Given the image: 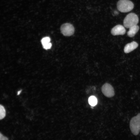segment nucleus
<instances>
[{
  "label": "nucleus",
  "instance_id": "9b49d317",
  "mask_svg": "<svg viewBox=\"0 0 140 140\" xmlns=\"http://www.w3.org/2000/svg\"><path fill=\"white\" fill-rule=\"evenodd\" d=\"M50 38L49 37H46L43 38L41 40V42L43 45L50 43Z\"/></svg>",
  "mask_w": 140,
  "mask_h": 140
},
{
  "label": "nucleus",
  "instance_id": "20e7f679",
  "mask_svg": "<svg viewBox=\"0 0 140 140\" xmlns=\"http://www.w3.org/2000/svg\"><path fill=\"white\" fill-rule=\"evenodd\" d=\"M60 30L62 33L65 36H69L72 35L74 32L73 26L70 23H65L61 26Z\"/></svg>",
  "mask_w": 140,
  "mask_h": 140
},
{
  "label": "nucleus",
  "instance_id": "39448f33",
  "mask_svg": "<svg viewBox=\"0 0 140 140\" xmlns=\"http://www.w3.org/2000/svg\"><path fill=\"white\" fill-rule=\"evenodd\" d=\"M101 90L104 95L107 97H111L115 95L113 87L108 83H105L102 86Z\"/></svg>",
  "mask_w": 140,
  "mask_h": 140
},
{
  "label": "nucleus",
  "instance_id": "f257e3e1",
  "mask_svg": "<svg viewBox=\"0 0 140 140\" xmlns=\"http://www.w3.org/2000/svg\"><path fill=\"white\" fill-rule=\"evenodd\" d=\"M118 10L122 12H127L133 9L134 4L129 0H120L117 4Z\"/></svg>",
  "mask_w": 140,
  "mask_h": 140
},
{
  "label": "nucleus",
  "instance_id": "f8f14e48",
  "mask_svg": "<svg viewBox=\"0 0 140 140\" xmlns=\"http://www.w3.org/2000/svg\"><path fill=\"white\" fill-rule=\"evenodd\" d=\"M43 48L46 49H50L52 46V44L49 43L43 45Z\"/></svg>",
  "mask_w": 140,
  "mask_h": 140
},
{
  "label": "nucleus",
  "instance_id": "9d476101",
  "mask_svg": "<svg viewBox=\"0 0 140 140\" xmlns=\"http://www.w3.org/2000/svg\"><path fill=\"white\" fill-rule=\"evenodd\" d=\"M6 115V111L4 107L2 105L0 106V119L3 118Z\"/></svg>",
  "mask_w": 140,
  "mask_h": 140
},
{
  "label": "nucleus",
  "instance_id": "f03ea898",
  "mask_svg": "<svg viewBox=\"0 0 140 140\" xmlns=\"http://www.w3.org/2000/svg\"><path fill=\"white\" fill-rule=\"evenodd\" d=\"M139 21L137 16L133 13L127 15L125 18L123 24L124 26L127 28H129L134 26L137 25Z\"/></svg>",
  "mask_w": 140,
  "mask_h": 140
},
{
  "label": "nucleus",
  "instance_id": "7ed1b4c3",
  "mask_svg": "<svg viewBox=\"0 0 140 140\" xmlns=\"http://www.w3.org/2000/svg\"><path fill=\"white\" fill-rule=\"evenodd\" d=\"M130 130L135 135H138L140 131V113L133 117L130 122Z\"/></svg>",
  "mask_w": 140,
  "mask_h": 140
},
{
  "label": "nucleus",
  "instance_id": "423d86ee",
  "mask_svg": "<svg viewBox=\"0 0 140 140\" xmlns=\"http://www.w3.org/2000/svg\"><path fill=\"white\" fill-rule=\"evenodd\" d=\"M111 32L113 36L123 35L125 33L126 30L123 25L119 24L114 27Z\"/></svg>",
  "mask_w": 140,
  "mask_h": 140
},
{
  "label": "nucleus",
  "instance_id": "6e6552de",
  "mask_svg": "<svg viewBox=\"0 0 140 140\" xmlns=\"http://www.w3.org/2000/svg\"><path fill=\"white\" fill-rule=\"evenodd\" d=\"M139 29V27L137 25L130 27L129 28V30L127 33L128 36L130 37H134Z\"/></svg>",
  "mask_w": 140,
  "mask_h": 140
},
{
  "label": "nucleus",
  "instance_id": "0eeeda50",
  "mask_svg": "<svg viewBox=\"0 0 140 140\" xmlns=\"http://www.w3.org/2000/svg\"><path fill=\"white\" fill-rule=\"evenodd\" d=\"M138 46L137 42L133 41L125 45L124 49V52L125 53H129L136 49Z\"/></svg>",
  "mask_w": 140,
  "mask_h": 140
},
{
  "label": "nucleus",
  "instance_id": "4468645a",
  "mask_svg": "<svg viewBox=\"0 0 140 140\" xmlns=\"http://www.w3.org/2000/svg\"><path fill=\"white\" fill-rule=\"evenodd\" d=\"M22 91V90H20L19 91H18L17 93V95H19V94Z\"/></svg>",
  "mask_w": 140,
  "mask_h": 140
},
{
  "label": "nucleus",
  "instance_id": "1a4fd4ad",
  "mask_svg": "<svg viewBox=\"0 0 140 140\" xmlns=\"http://www.w3.org/2000/svg\"><path fill=\"white\" fill-rule=\"evenodd\" d=\"M88 101L90 105L92 106H94L97 104V100L95 97L92 96L89 98Z\"/></svg>",
  "mask_w": 140,
  "mask_h": 140
},
{
  "label": "nucleus",
  "instance_id": "ddd939ff",
  "mask_svg": "<svg viewBox=\"0 0 140 140\" xmlns=\"http://www.w3.org/2000/svg\"><path fill=\"white\" fill-rule=\"evenodd\" d=\"M0 140H7L8 139L6 137L3 136L1 133L0 135Z\"/></svg>",
  "mask_w": 140,
  "mask_h": 140
}]
</instances>
